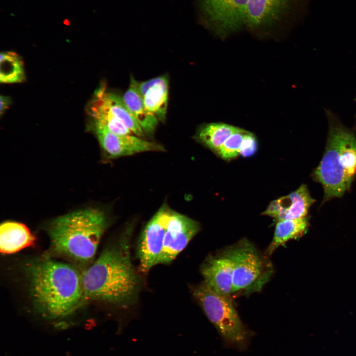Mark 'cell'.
<instances>
[{
	"mask_svg": "<svg viewBox=\"0 0 356 356\" xmlns=\"http://www.w3.org/2000/svg\"><path fill=\"white\" fill-rule=\"evenodd\" d=\"M25 270L34 306L47 319L71 314L84 300L82 274L71 265L42 257L27 262Z\"/></svg>",
	"mask_w": 356,
	"mask_h": 356,
	"instance_id": "1",
	"label": "cell"
},
{
	"mask_svg": "<svg viewBox=\"0 0 356 356\" xmlns=\"http://www.w3.org/2000/svg\"><path fill=\"white\" fill-rule=\"evenodd\" d=\"M131 233L126 231L82 274L84 300L123 306L134 300L139 280L131 260Z\"/></svg>",
	"mask_w": 356,
	"mask_h": 356,
	"instance_id": "2",
	"label": "cell"
},
{
	"mask_svg": "<svg viewBox=\"0 0 356 356\" xmlns=\"http://www.w3.org/2000/svg\"><path fill=\"white\" fill-rule=\"evenodd\" d=\"M100 210L88 209L58 217L47 227L54 254L81 265L91 262L107 223Z\"/></svg>",
	"mask_w": 356,
	"mask_h": 356,
	"instance_id": "3",
	"label": "cell"
},
{
	"mask_svg": "<svg viewBox=\"0 0 356 356\" xmlns=\"http://www.w3.org/2000/svg\"><path fill=\"white\" fill-rule=\"evenodd\" d=\"M356 175V138L339 124L330 127L324 153L314 172L324 190V200L340 197Z\"/></svg>",
	"mask_w": 356,
	"mask_h": 356,
	"instance_id": "4",
	"label": "cell"
},
{
	"mask_svg": "<svg viewBox=\"0 0 356 356\" xmlns=\"http://www.w3.org/2000/svg\"><path fill=\"white\" fill-rule=\"evenodd\" d=\"M293 0H212L223 28L233 34L243 29L256 33L275 30L287 14Z\"/></svg>",
	"mask_w": 356,
	"mask_h": 356,
	"instance_id": "5",
	"label": "cell"
},
{
	"mask_svg": "<svg viewBox=\"0 0 356 356\" xmlns=\"http://www.w3.org/2000/svg\"><path fill=\"white\" fill-rule=\"evenodd\" d=\"M192 293L224 344L240 351L245 350L252 332L242 323L230 297L216 292L204 282L194 287Z\"/></svg>",
	"mask_w": 356,
	"mask_h": 356,
	"instance_id": "6",
	"label": "cell"
},
{
	"mask_svg": "<svg viewBox=\"0 0 356 356\" xmlns=\"http://www.w3.org/2000/svg\"><path fill=\"white\" fill-rule=\"evenodd\" d=\"M226 250L233 265L231 295H248L260 292L273 273L268 256L246 239Z\"/></svg>",
	"mask_w": 356,
	"mask_h": 356,
	"instance_id": "7",
	"label": "cell"
},
{
	"mask_svg": "<svg viewBox=\"0 0 356 356\" xmlns=\"http://www.w3.org/2000/svg\"><path fill=\"white\" fill-rule=\"evenodd\" d=\"M172 211L162 206L145 227L138 246L140 270L147 272L159 264L164 245L165 232Z\"/></svg>",
	"mask_w": 356,
	"mask_h": 356,
	"instance_id": "8",
	"label": "cell"
},
{
	"mask_svg": "<svg viewBox=\"0 0 356 356\" xmlns=\"http://www.w3.org/2000/svg\"><path fill=\"white\" fill-rule=\"evenodd\" d=\"M93 131L100 145L111 158H117L147 151H163L162 146L130 134L119 135L101 124L94 122Z\"/></svg>",
	"mask_w": 356,
	"mask_h": 356,
	"instance_id": "9",
	"label": "cell"
},
{
	"mask_svg": "<svg viewBox=\"0 0 356 356\" xmlns=\"http://www.w3.org/2000/svg\"><path fill=\"white\" fill-rule=\"evenodd\" d=\"M200 229L197 222L172 211L167 226L159 264L170 263Z\"/></svg>",
	"mask_w": 356,
	"mask_h": 356,
	"instance_id": "10",
	"label": "cell"
},
{
	"mask_svg": "<svg viewBox=\"0 0 356 356\" xmlns=\"http://www.w3.org/2000/svg\"><path fill=\"white\" fill-rule=\"evenodd\" d=\"M314 201L307 186L302 184L295 191L271 201L262 215L273 218L276 222L303 218Z\"/></svg>",
	"mask_w": 356,
	"mask_h": 356,
	"instance_id": "11",
	"label": "cell"
},
{
	"mask_svg": "<svg viewBox=\"0 0 356 356\" xmlns=\"http://www.w3.org/2000/svg\"><path fill=\"white\" fill-rule=\"evenodd\" d=\"M233 265L225 249L220 253L208 257L201 272L204 282L216 292L230 297L232 292Z\"/></svg>",
	"mask_w": 356,
	"mask_h": 356,
	"instance_id": "12",
	"label": "cell"
},
{
	"mask_svg": "<svg viewBox=\"0 0 356 356\" xmlns=\"http://www.w3.org/2000/svg\"><path fill=\"white\" fill-rule=\"evenodd\" d=\"M137 88L147 110L159 121L164 122L168 104V76L161 75L145 81H137Z\"/></svg>",
	"mask_w": 356,
	"mask_h": 356,
	"instance_id": "13",
	"label": "cell"
},
{
	"mask_svg": "<svg viewBox=\"0 0 356 356\" xmlns=\"http://www.w3.org/2000/svg\"><path fill=\"white\" fill-rule=\"evenodd\" d=\"M90 106L103 110L123 124L132 133L142 137V129L125 104L122 97L106 90L104 85L95 90Z\"/></svg>",
	"mask_w": 356,
	"mask_h": 356,
	"instance_id": "14",
	"label": "cell"
},
{
	"mask_svg": "<svg viewBox=\"0 0 356 356\" xmlns=\"http://www.w3.org/2000/svg\"><path fill=\"white\" fill-rule=\"evenodd\" d=\"M35 237L24 224L7 221L0 227V250L4 254H13L33 245Z\"/></svg>",
	"mask_w": 356,
	"mask_h": 356,
	"instance_id": "15",
	"label": "cell"
},
{
	"mask_svg": "<svg viewBox=\"0 0 356 356\" xmlns=\"http://www.w3.org/2000/svg\"><path fill=\"white\" fill-rule=\"evenodd\" d=\"M137 83V81L132 77L129 87L122 98L144 134H152L159 121L146 108L142 97L138 91Z\"/></svg>",
	"mask_w": 356,
	"mask_h": 356,
	"instance_id": "16",
	"label": "cell"
},
{
	"mask_svg": "<svg viewBox=\"0 0 356 356\" xmlns=\"http://www.w3.org/2000/svg\"><path fill=\"white\" fill-rule=\"evenodd\" d=\"M308 226L307 217L277 221L272 240L267 248L265 254L268 257L287 241L300 237L307 231Z\"/></svg>",
	"mask_w": 356,
	"mask_h": 356,
	"instance_id": "17",
	"label": "cell"
},
{
	"mask_svg": "<svg viewBox=\"0 0 356 356\" xmlns=\"http://www.w3.org/2000/svg\"><path fill=\"white\" fill-rule=\"evenodd\" d=\"M239 129L223 123L204 124L197 131L196 138L216 153L226 139Z\"/></svg>",
	"mask_w": 356,
	"mask_h": 356,
	"instance_id": "18",
	"label": "cell"
},
{
	"mask_svg": "<svg viewBox=\"0 0 356 356\" xmlns=\"http://www.w3.org/2000/svg\"><path fill=\"white\" fill-rule=\"evenodd\" d=\"M0 55V83H17L23 82L25 76L23 62L20 56L13 51L1 52Z\"/></svg>",
	"mask_w": 356,
	"mask_h": 356,
	"instance_id": "19",
	"label": "cell"
},
{
	"mask_svg": "<svg viewBox=\"0 0 356 356\" xmlns=\"http://www.w3.org/2000/svg\"><path fill=\"white\" fill-rule=\"evenodd\" d=\"M247 131L239 128L226 139L215 153L225 160L236 158L239 155L240 147Z\"/></svg>",
	"mask_w": 356,
	"mask_h": 356,
	"instance_id": "20",
	"label": "cell"
},
{
	"mask_svg": "<svg viewBox=\"0 0 356 356\" xmlns=\"http://www.w3.org/2000/svg\"><path fill=\"white\" fill-rule=\"evenodd\" d=\"M257 148L256 136L253 133L247 131L240 147L239 155L245 158L251 157L257 152Z\"/></svg>",
	"mask_w": 356,
	"mask_h": 356,
	"instance_id": "21",
	"label": "cell"
},
{
	"mask_svg": "<svg viewBox=\"0 0 356 356\" xmlns=\"http://www.w3.org/2000/svg\"><path fill=\"white\" fill-rule=\"evenodd\" d=\"M0 114L2 115L5 111L8 109L11 103V99L10 97L6 96H0Z\"/></svg>",
	"mask_w": 356,
	"mask_h": 356,
	"instance_id": "22",
	"label": "cell"
}]
</instances>
